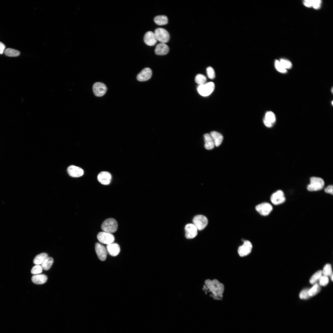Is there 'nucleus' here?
Masks as SVG:
<instances>
[{
    "label": "nucleus",
    "instance_id": "f257e3e1",
    "mask_svg": "<svg viewBox=\"0 0 333 333\" xmlns=\"http://www.w3.org/2000/svg\"><path fill=\"white\" fill-rule=\"evenodd\" d=\"M204 282L208 290L212 294L210 295L215 300L222 299L224 289V286L222 283L216 279L212 280L207 279Z\"/></svg>",
    "mask_w": 333,
    "mask_h": 333
},
{
    "label": "nucleus",
    "instance_id": "f03ea898",
    "mask_svg": "<svg viewBox=\"0 0 333 333\" xmlns=\"http://www.w3.org/2000/svg\"><path fill=\"white\" fill-rule=\"evenodd\" d=\"M117 228V223L115 219L113 218L105 220L101 225V228L103 231L111 233L116 232Z\"/></svg>",
    "mask_w": 333,
    "mask_h": 333
},
{
    "label": "nucleus",
    "instance_id": "7ed1b4c3",
    "mask_svg": "<svg viewBox=\"0 0 333 333\" xmlns=\"http://www.w3.org/2000/svg\"><path fill=\"white\" fill-rule=\"evenodd\" d=\"M324 185V182L323 179L319 177H312L310 179V183L307 187L308 191H316L321 190Z\"/></svg>",
    "mask_w": 333,
    "mask_h": 333
},
{
    "label": "nucleus",
    "instance_id": "20e7f679",
    "mask_svg": "<svg viewBox=\"0 0 333 333\" xmlns=\"http://www.w3.org/2000/svg\"><path fill=\"white\" fill-rule=\"evenodd\" d=\"M214 88V84L211 82L199 85L197 88V91L201 96L206 97L211 94Z\"/></svg>",
    "mask_w": 333,
    "mask_h": 333
},
{
    "label": "nucleus",
    "instance_id": "39448f33",
    "mask_svg": "<svg viewBox=\"0 0 333 333\" xmlns=\"http://www.w3.org/2000/svg\"><path fill=\"white\" fill-rule=\"evenodd\" d=\"M154 33L157 41L165 43L169 40L170 36L168 32L165 29L161 28L156 29Z\"/></svg>",
    "mask_w": 333,
    "mask_h": 333
},
{
    "label": "nucleus",
    "instance_id": "423d86ee",
    "mask_svg": "<svg viewBox=\"0 0 333 333\" xmlns=\"http://www.w3.org/2000/svg\"><path fill=\"white\" fill-rule=\"evenodd\" d=\"M208 220L205 216L199 215L196 216L193 220V224L198 230L203 229L208 224Z\"/></svg>",
    "mask_w": 333,
    "mask_h": 333
},
{
    "label": "nucleus",
    "instance_id": "0eeeda50",
    "mask_svg": "<svg viewBox=\"0 0 333 333\" xmlns=\"http://www.w3.org/2000/svg\"><path fill=\"white\" fill-rule=\"evenodd\" d=\"M97 237L100 242L107 245L113 243L115 240L112 233L104 231L99 232Z\"/></svg>",
    "mask_w": 333,
    "mask_h": 333
},
{
    "label": "nucleus",
    "instance_id": "6e6552de",
    "mask_svg": "<svg viewBox=\"0 0 333 333\" xmlns=\"http://www.w3.org/2000/svg\"><path fill=\"white\" fill-rule=\"evenodd\" d=\"M253 246L251 243L248 240H245L242 245L239 246L238 253L240 257H245L249 254L251 252Z\"/></svg>",
    "mask_w": 333,
    "mask_h": 333
},
{
    "label": "nucleus",
    "instance_id": "1a4fd4ad",
    "mask_svg": "<svg viewBox=\"0 0 333 333\" xmlns=\"http://www.w3.org/2000/svg\"><path fill=\"white\" fill-rule=\"evenodd\" d=\"M92 90L95 96L100 97L105 94L107 90V88L104 83L101 82H97L93 84Z\"/></svg>",
    "mask_w": 333,
    "mask_h": 333
},
{
    "label": "nucleus",
    "instance_id": "9d476101",
    "mask_svg": "<svg viewBox=\"0 0 333 333\" xmlns=\"http://www.w3.org/2000/svg\"><path fill=\"white\" fill-rule=\"evenodd\" d=\"M255 208L256 211L261 215L266 216L270 213L273 209V207L269 203H264L256 206Z\"/></svg>",
    "mask_w": 333,
    "mask_h": 333
},
{
    "label": "nucleus",
    "instance_id": "9b49d317",
    "mask_svg": "<svg viewBox=\"0 0 333 333\" xmlns=\"http://www.w3.org/2000/svg\"><path fill=\"white\" fill-rule=\"evenodd\" d=\"M270 200L273 204L277 205L284 203L286 198L282 190H279L272 194Z\"/></svg>",
    "mask_w": 333,
    "mask_h": 333
},
{
    "label": "nucleus",
    "instance_id": "f8f14e48",
    "mask_svg": "<svg viewBox=\"0 0 333 333\" xmlns=\"http://www.w3.org/2000/svg\"><path fill=\"white\" fill-rule=\"evenodd\" d=\"M95 250L98 258L101 261H105L107 255L105 247L101 244L97 243L95 245Z\"/></svg>",
    "mask_w": 333,
    "mask_h": 333
},
{
    "label": "nucleus",
    "instance_id": "ddd939ff",
    "mask_svg": "<svg viewBox=\"0 0 333 333\" xmlns=\"http://www.w3.org/2000/svg\"><path fill=\"white\" fill-rule=\"evenodd\" d=\"M185 236L187 239H192L197 235V229L192 224H187L185 228Z\"/></svg>",
    "mask_w": 333,
    "mask_h": 333
},
{
    "label": "nucleus",
    "instance_id": "4468645a",
    "mask_svg": "<svg viewBox=\"0 0 333 333\" xmlns=\"http://www.w3.org/2000/svg\"><path fill=\"white\" fill-rule=\"evenodd\" d=\"M152 74V71L150 68H146L138 74L137 80L140 81H147L151 78Z\"/></svg>",
    "mask_w": 333,
    "mask_h": 333
},
{
    "label": "nucleus",
    "instance_id": "2eb2a0df",
    "mask_svg": "<svg viewBox=\"0 0 333 333\" xmlns=\"http://www.w3.org/2000/svg\"><path fill=\"white\" fill-rule=\"evenodd\" d=\"M67 171L70 176L74 177H80L83 175L84 173L82 168L74 165L69 166L67 169Z\"/></svg>",
    "mask_w": 333,
    "mask_h": 333
},
{
    "label": "nucleus",
    "instance_id": "dca6fc26",
    "mask_svg": "<svg viewBox=\"0 0 333 333\" xmlns=\"http://www.w3.org/2000/svg\"><path fill=\"white\" fill-rule=\"evenodd\" d=\"M97 179L99 182L103 185H108L111 182V175L108 172L102 171L98 175Z\"/></svg>",
    "mask_w": 333,
    "mask_h": 333
},
{
    "label": "nucleus",
    "instance_id": "f3484780",
    "mask_svg": "<svg viewBox=\"0 0 333 333\" xmlns=\"http://www.w3.org/2000/svg\"><path fill=\"white\" fill-rule=\"evenodd\" d=\"M144 41L146 45L149 46L154 45L157 41L154 32L150 31H147L145 34Z\"/></svg>",
    "mask_w": 333,
    "mask_h": 333
},
{
    "label": "nucleus",
    "instance_id": "a211bd4d",
    "mask_svg": "<svg viewBox=\"0 0 333 333\" xmlns=\"http://www.w3.org/2000/svg\"><path fill=\"white\" fill-rule=\"evenodd\" d=\"M108 253L112 256H116L120 253V249L119 245L116 243H112L108 245L106 247Z\"/></svg>",
    "mask_w": 333,
    "mask_h": 333
},
{
    "label": "nucleus",
    "instance_id": "6ab92c4d",
    "mask_svg": "<svg viewBox=\"0 0 333 333\" xmlns=\"http://www.w3.org/2000/svg\"><path fill=\"white\" fill-rule=\"evenodd\" d=\"M169 50L168 46L165 43H160L156 45L155 53L157 55H164L168 52Z\"/></svg>",
    "mask_w": 333,
    "mask_h": 333
},
{
    "label": "nucleus",
    "instance_id": "aec40b11",
    "mask_svg": "<svg viewBox=\"0 0 333 333\" xmlns=\"http://www.w3.org/2000/svg\"><path fill=\"white\" fill-rule=\"evenodd\" d=\"M47 276L43 274H35L31 278L32 282L36 284H43L47 282Z\"/></svg>",
    "mask_w": 333,
    "mask_h": 333
},
{
    "label": "nucleus",
    "instance_id": "412c9836",
    "mask_svg": "<svg viewBox=\"0 0 333 333\" xmlns=\"http://www.w3.org/2000/svg\"><path fill=\"white\" fill-rule=\"evenodd\" d=\"M205 142L204 147L207 150H211L213 149L215 146L213 140L210 134H206L204 135Z\"/></svg>",
    "mask_w": 333,
    "mask_h": 333
},
{
    "label": "nucleus",
    "instance_id": "4be33fe9",
    "mask_svg": "<svg viewBox=\"0 0 333 333\" xmlns=\"http://www.w3.org/2000/svg\"><path fill=\"white\" fill-rule=\"evenodd\" d=\"M210 135L214 142L215 146H218L222 143L223 137L220 133L216 131H212L210 133Z\"/></svg>",
    "mask_w": 333,
    "mask_h": 333
},
{
    "label": "nucleus",
    "instance_id": "5701e85b",
    "mask_svg": "<svg viewBox=\"0 0 333 333\" xmlns=\"http://www.w3.org/2000/svg\"><path fill=\"white\" fill-rule=\"evenodd\" d=\"M155 23L158 25H162L167 24L168 22L167 17L164 15L157 16L154 18Z\"/></svg>",
    "mask_w": 333,
    "mask_h": 333
},
{
    "label": "nucleus",
    "instance_id": "b1692460",
    "mask_svg": "<svg viewBox=\"0 0 333 333\" xmlns=\"http://www.w3.org/2000/svg\"><path fill=\"white\" fill-rule=\"evenodd\" d=\"M47 254L45 253H42L35 256L33 260V263L36 265H40L48 257Z\"/></svg>",
    "mask_w": 333,
    "mask_h": 333
},
{
    "label": "nucleus",
    "instance_id": "393cba45",
    "mask_svg": "<svg viewBox=\"0 0 333 333\" xmlns=\"http://www.w3.org/2000/svg\"><path fill=\"white\" fill-rule=\"evenodd\" d=\"M53 261L52 258L48 257L41 264L42 269L45 270L49 269L52 265Z\"/></svg>",
    "mask_w": 333,
    "mask_h": 333
},
{
    "label": "nucleus",
    "instance_id": "a878e982",
    "mask_svg": "<svg viewBox=\"0 0 333 333\" xmlns=\"http://www.w3.org/2000/svg\"><path fill=\"white\" fill-rule=\"evenodd\" d=\"M4 53L6 55L10 57L17 56L20 54L19 51L11 48H7L5 49Z\"/></svg>",
    "mask_w": 333,
    "mask_h": 333
},
{
    "label": "nucleus",
    "instance_id": "bb28decb",
    "mask_svg": "<svg viewBox=\"0 0 333 333\" xmlns=\"http://www.w3.org/2000/svg\"><path fill=\"white\" fill-rule=\"evenodd\" d=\"M264 118L267 121L273 124L276 121V117L274 113L272 111L267 112Z\"/></svg>",
    "mask_w": 333,
    "mask_h": 333
},
{
    "label": "nucleus",
    "instance_id": "cd10ccee",
    "mask_svg": "<svg viewBox=\"0 0 333 333\" xmlns=\"http://www.w3.org/2000/svg\"><path fill=\"white\" fill-rule=\"evenodd\" d=\"M320 288L318 283L315 284L313 287L309 289V294L310 297L313 296L316 294L320 291Z\"/></svg>",
    "mask_w": 333,
    "mask_h": 333
},
{
    "label": "nucleus",
    "instance_id": "c85d7f7f",
    "mask_svg": "<svg viewBox=\"0 0 333 333\" xmlns=\"http://www.w3.org/2000/svg\"><path fill=\"white\" fill-rule=\"evenodd\" d=\"M206 80V77L204 75L200 74H197L195 78V82L199 85L205 83Z\"/></svg>",
    "mask_w": 333,
    "mask_h": 333
},
{
    "label": "nucleus",
    "instance_id": "c756f323",
    "mask_svg": "<svg viewBox=\"0 0 333 333\" xmlns=\"http://www.w3.org/2000/svg\"><path fill=\"white\" fill-rule=\"evenodd\" d=\"M322 273V271L321 270H319L316 272L310 279V283L311 284L315 283L317 281L319 280Z\"/></svg>",
    "mask_w": 333,
    "mask_h": 333
},
{
    "label": "nucleus",
    "instance_id": "7c9ffc66",
    "mask_svg": "<svg viewBox=\"0 0 333 333\" xmlns=\"http://www.w3.org/2000/svg\"><path fill=\"white\" fill-rule=\"evenodd\" d=\"M322 273H323L324 275L327 277L331 276L333 274L332 267L331 264H327L325 265L323 268Z\"/></svg>",
    "mask_w": 333,
    "mask_h": 333
},
{
    "label": "nucleus",
    "instance_id": "2f4dec72",
    "mask_svg": "<svg viewBox=\"0 0 333 333\" xmlns=\"http://www.w3.org/2000/svg\"><path fill=\"white\" fill-rule=\"evenodd\" d=\"M282 66L286 70L290 69L292 67V64L289 60L284 59H282L279 61Z\"/></svg>",
    "mask_w": 333,
    "mask_h": 333
},
{
    "label": "nucleus",
    "instance_id": "473e14b6",
    "mask_svg": "<svg viewBox=\"0 0 333 333\" xmlns=\"http://www.w3.org/2000/svg\"><path fill=\"white\" fill-rule=\"evenodd\" d=\"M274 65L276 69L279 72L282 73H285L287 72L286 70L282 66L279 61L275 60Z\"/></svg>",
    "mask_w": 333,
    "mask_h": 333
},
{
    "label": "nucleus",
    "instance_id": "72a5a7b5",
    "mask_svg": "<svg viewBox=\"0 0 333 333\" xmlns=\"http://www.w3.org/2000/svg\"><path fill=\"white\" fill-rule=\"evenodd\" d=\"M43 270L41 266L40 265H36L32 269L31 272L34 274H38L41 273Z\"/></svg>",
    "mask_w": 333,
    "mask_h": 333
},
{
    "label": "nucleus",
    "instance_id": "f704fd0d",
    "mask_svg": "<svg viewBox=\"0 0 333 333\" xmlns=\"http://www.w3.org/2000/svg\"><path fill=\"white\" fill-rule=\"evenodd\" d=\"M206 71L208 76L209 78L211 79L214 78L215 77V73L214 70L212 67L210 66L208 67Z\"/></svg>",
    "mask_w": 333,
    "mask_h": 333
},
{
    "label": "nucleus",
    "instance_id": "c9c22d12",
    "mask_svg": "<svg viewBox=\"0 0 333 333\" xmlns=\"http://www.w3.org/2000/svg\"><path fill=\"white\" fill-rule=\"evenodd\" d=\"M309 289H306L302 291L299 294L300 298L303 299H306L309 298L310 297L309 294Z\"/></svg>",
    "mask_w": 333,
    "mask_h": 333
},
{
    "label": "nucleus",
    "instance_id": "e433bc0d",
    "mask_svg": "<svg viewBox=\"0 0 333 333\" xmlns=\"http://www.w3.org/2000/svg\"><path fill=\"white\" fill-rule=\"evenodd\" d=\"M319 280V284L323 286L327 285L329 281L328 277L324 275L321 276Z\"/></svg>",
    "mask_w": 333,
    "mask_h": 333
},
{
    "label": "nucleus",
    "instance_id": "4c0bfd02",
    "mask_svg": "<svg viewBox=\"0 0 333 333\" xmlns=\"http://www.w3.org/2000/svg\"><path fill=\"white\" fill-rule=\"evenodd\" d=\"M321 3V0H312V7L314 9H319L320 7Z\"/></svg>",
    "mask_w": 333,
    "mask_h": 333
},
{
    "label": "nucleus",
    "instance_id": "58836bf2",
    "mask_svg": "<svg viewBox=\"0 0 333 333\" xmlns=\"http://www.w3.org/2000/svg\"><path fill=\"white\" fill-rule=\"evenodd\" d=\"M325 191L328 193L333 195V187L332 185H329L326 187L324 190Z\"/></svg>",
    "mask_w": 333,
    "mask_h": 333
},
{
    "label": "nucleus",
    "instance_id": "ea45409f",
    "mask_svg": "<svg viewBox=\"0 0 333 333\" xmlns=\"http://www.w3.org/2000/svg\"><path fill=\"white\" fill-rule=\"evenodd\" d=\"M304 5L306 7H310L312 6V0H305L303 1Z\"/></svg>",
    "mask_w": 333,
    "mask_h": 333
},
{
    "label": "nucleus",
    "instance_id": "a19ab883",
    "mask_svg": "<svg viewBox=\"0 0 333 333\" xmlns=\"http://www.w3.org/2000/svg\"><path fill=\"white\" fill-rule=\"evenodd\" d=\"M5 46L4 44L0 42V54H2L5 50Z\"/></svg>",
    "mask_w": 333,
    "mask_h": 333
},
{
    "label": "nucleus",
    "instance_id": "79ce46f5",
    "mask_svg": "<svg viewBox=\"0 0 333 333\" xmlns=\"http://www.w3.org/2000/svg\"><path fill=\"white\" fill-rule=\"evenodd\" d=\"M263 122L265 125L268 127H271L273 126V124L267 121L265 118L264 119Z\"/></svg>",
    "mask_w": 333,
    "mask_h": 333
},
{
    "label": "nucleus",
    "instance_id": "37998d69",
    "mask_svg": "<svg viewBox=\"0 0 333 333\" xmlns=\"http://www.w3.org/2000/svg\"><path fill=\"white\" fill-rule=\"evenodd\" d=\"M330 276H331V280L332 281H333V274H332Z\"/></svg>",
    "mask_w": 333,
    "mask_h": 333
},
{
    "label": "nucleus",
    "instance_id": "c03bdc74",
    "mask_svg": "<svg viewBox=\"0 0 333 333\" xmlns=\"http://www.w3.org/2000/svg\"><path fill=\"white\" fill-rule=\"evenodd\" d=\"M332 104L333 105V101H332Z\"/></svg>",
    "mask_w": 333,
    "mask_h": 333
}]
</instances>
